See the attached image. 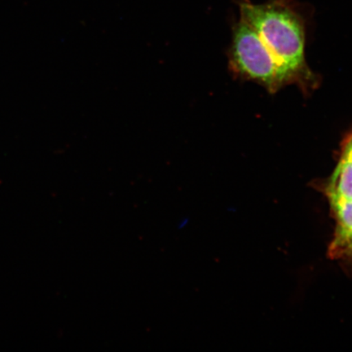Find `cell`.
<instances>
[{
  "instance_id": "obj_1",
  "label": "cell",
  "mask_w": 352,
  "mask_h": 352,
  "mask_svg": "<svg viewBox=\"0 0 352 352\" xmlns=\"http://www.w3.org/2000/svg\"><path fill=\"white\" fill-rule=\"evenodd\" d=\"M241 19L257 32L288 79L305 67V26L283 0L254 4L240 0Z\"/></svg>"
},
{
  "instance_id": "obj_2",
  "label": "cell",
  "mask_w": 352,
  "mask_h": 352,
  "mask_svg": "<svg viewBox=\"0 0 352 352\" xmlns=\"http://www.w3.org/2000/svg\"><path fill=\"white\" fill-rule=\"evenodd\" d=\"M231 63L236 72L272 89L288 80L257 32L242 19L233 34Z\"/></svg>"
},
{
  "instance_id": "obj_3",
  "label": "cell",
  "mask_w": 352,
  "mask_h": 352,
  "mask_svg": "<svg viewBox=\"0 0 352 352\" xmlns=\"http://www.w3.org/2000/svg\"><path fill=\"white\" fill-rule=\"evenodd\" d=\"M344 155L352 158V139L349 145H347V147L346 148Z\"/></svg>"
},
{
  "instance_id": "obj_4",
  "label": "cell",
  "mask_w": 352,
  "mask_h": 352,
  "mask_svg": "<svg viewBox=\"0 0 352 352\" xmlns=\"http://www.w3.org/2000/svg\"><path fill=\"white\" fill-rule=\"evenodd\" d=\"M189 222L188 218H184L182 220H180L178 224V228L179 230H182L184 227L187 226V224Z\"/></svg>"
}]
</instances>
